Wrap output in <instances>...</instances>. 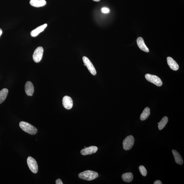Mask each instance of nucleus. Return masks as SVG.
<instances>
[{
    "label": "nucleus",
    "instance_id": "obj_20",
    "mask_svg": "<svg viewBox=\"0 0 184 184\" xmlns=\"http://www.w3.org/2000/svg\"><path fill=\"white\" fill-rule=\"evenodd\" d=\"M139 170L142 175L146 176L147 175V171L145 167L143 165H141L139 167Z\"/></svg>",
    "mask_w": 184,
    "mask_h": 184
},
{
    "label": "nucleus",
    "instance_id": "obj_16",
    "mask_svg": "<svg viewBox=\"0 0 184 184\" xmlns=\"http://www.w3.org/2000/svg\"><path fill=\"white\" fill-rule=\"evenodd\" d=\"M122 179L125 182H131L133 179V175L131 172L125 173L123 174Z\"/></svg>",
    "mask_w": 184,
    "mask_h": 184
},
{
    "label": "nucleus",
    "instance_id": "obj_8",
    "mask_svg": "<svg viewBox=\"0 0 184 184\" xmlns=\"http://www.w3.org/2000/svg\"><path fill=\"white\" fill-rule=\"evenodd\" d=\"M97 150L98 148L96 146H91L82 149L81 151V154L83 156L92 154L96 153Z\"/></svg>",
    "mask_w": 184,
    "mask_h": 184
},
{
    "label": "nucleus",
    "instance_id": "obj_5",
    "mask_svg": "<svg viewBox=\"0 0 184 184\" xmlns=\"http://www.w3.org/2000/svg\"><path fill=\"white\" fill-rule=\"evenodd\" d=\"M27 163L31 171L34 174L38 172V165L36 160L31 157H29L27 159Z\"/></svg>",
    "mask_w": 184,
    "mask_h": 184
},
{
    "label": "nucleus",
    "instance_id": "obj_9",
    "mask_svg": "<svg viewBox=\"0 0 184 184\" xmlns=\"http://www.w3.org/2000/svg\"><path fill=\"white\" fill-rule=\"evenodd\" d=\"M63 107L67 110L71 109L73 106V102L71 97L69 96H65L63 99Z\"/></svg>",
    "mask_w": 184,
    "mask_h": 184
},
{
    "label": "nucleus",
    "instance_id": "obj_6",
    "mask_svg": "<svg viewBox=\"0 0 184 184\" xmlns=\"http://www.w3.org/2000/svg\"><path fill=\"white\" fill-rule=\"evenodd\" d=\"M43 48L41 46L37 48L35 50L33 55V59L35 63H39L41 61L43 56Z\"/></svg>",
    "mask_w": 184,
    "mask_h": 184
},
{
    "label": "nucleus",
    "instance_id": "obj_22",
    "mask_svg": "<svg viewBox=\"0 0 184 184\" xmlns=\"http://www.w3.org/2000/svg\"><path fill=\"white\" fill-rule=\"evenodd\" d=\"M56 184H63V183L62 182V181L60 179H57L56 181Z\"/></svg>",
    "mask_w": 184,
    "mask_h": 184
},
{
    "label": "nucleus",
    "instance_id": "obj_21",
    "mask_svg": "<svg viewBox=\"0 0 184 184\" xmlns=\"http://www.w3.org/2000/svg\"><path fill=\"white\" fill-rule=\"evenodd\" d=\"M102 11L103 13H106L109 12L110 10L109 9L106 8H102Z\"/></svg>",
    "mask_w": 184,
    "mask_h": 184
},
{
    "label": "nucleus",
    "instance_id": "obj_18",
    "mask_svg": "<svg viewBox=\"0 0 184 184\" xmlns=\"http://www.w3.org/2000/svg\"><path fill=\"white\" fill-rule=\"evenodd\" d=\"M8 90L6 88H4L0 91V104L5 100L7 97Z\"/></svg>",
    "mask_w": 184,
    "mask_h": 184
},
{
    "label": "nucleus",
    "instance_id": "obj_25",
    "mask_svg": "<svg viewBox=\"0 0 184 184\" xmlns=\"http://www.w3.org/2000/svg\"><path fill=\"white\" fill-rule=\"evenodd\" d=\"M93 1H95L98 2V1H100V0H93Z\"/></svg>",
    "mask_w": 184,
    "mask_h": 184
},
{
    "label": "nucleus",
    "instance_id": "obj_11",
    "mask_svg": "<svg viewBox=\"0 0 184 184\" xmlns=\"http://www.w3.org/2000/svg\"><path fill=\"white\" fill-rule=\"evenodd\" d=\"M25 91L28 96H32L34 94V88L33 84L30 81H28L25 84Z\"/></svg>",
    "mask_w": 184,
    "mask_h": 184
},
{
    "label": "nucleus",
    "instance_id": "obj_4",
    "mask_svg": "<svg viewBox=\"0 0 184 184\" xmlns=\"http://www.w3.org/2000/svg\"><path fill=\"white\" fill-rule=\"evenodd\" d=\"M145 77L148 81L154 84L157 86L159 87L162 85V82L161 79L156 75L147 74L145 75Z\"/></svg>",
    "mask_w": 184,
    "mask_h": 184
},
{
    "label": "nucleus",
    "instance_id": "obj_24",
    "mask_svg": "<svg viewBox=\"0 0 184 184\" xmlns=\"http://www.w3.org/2000/svg\"><path fill=\"white\" fill-rule=\"evenodd\" d=\"M2 33H3V32H2V30L1 29H0V37L1 36V35L2 34Z\"/></svg>",
    "mask_w": 184,
    "mask_h": 184
},
{
    "label": "nucleus",
    "instance_id": "obj_7",
    "mask_svg": "<svg viewBox=\"0 0 184 184\" xmlns=\"http://www.w3.org/2000/svg\"><path fill=\"white\" fill-rule=\"evenodd\" d=\"M83 60L84 65L86 66L88 69L91 74L94 75H96L97 72L96 69L93 65L92 62L89 60L87 57L84 56L83 57Z\"/></svg>",
    "mask_w": 184,
    "mask_h": 184
},
{
    "label": "nucleus",
    "instance_id": "obj_14",
    "mask_svg": "<svg viewBox=\"0 0 184 184\" xmlns=\"http://www.w3.org/2000/svg\"><path fill=\"white\" fill-rule=\"evenodd\" d=\"M31 5L35 7H40L45 6L46 2L45 0H30Z\"/></svg>",
    "mask_w": 184,
    "mask_h": 184
},
{
    "label": "nucleus",
    "instance_id": "obj_19",
    "mask_svg": "<svg viewBox=\"0 0 184 184\" xmlns=\"http://www.w3.org/2000/svg\"><path fill=\"white\" fill-rule=\"evenodd\" d=\"M168 121V118L167 116L164 117L161 120V121L158 124V128L159 130H161L165 127V126L167 125Z\"/></svg>",
    "mask_w": 184,
    "mask_h": 184
},
{
    "label": "nucleus",
    "instance_id": "obj_12",
    "mask_svg": "<svg viewBox=\"0 0 184 184\" xmlns=\"http://www.w3.org/2000/svg\"><path fill=\"white\" fill-rule=\"evenodd\" d=\"M167 60L168 65L171 69L174 71H177L179 69V66L178 64L172 57H167Z\"/></svg>",
    "mask_w": 184,
    "mask_h": 184
},
{
    "label": "nucleus",
    "instance_id": "obj_23",
    "mask_svg": "<svg viewBox=\"0 0 184 184\" xmlns=\"http://www.w3.org/2000/svg\"><path fill=\"white\" fill-rule=\"evenodd\" d=\"M154 184H162V182L159 180H156L155 181L154 183Z\"/></svg>",
    "mask_w": 184,
    "mask_h": 184
},
{
    "label": "nucleus",
    "instance_id": "obj_15",
    "mask_svg": "<svg viewBox=\"0 0 184 184\" xmlns=\"http://www.w3.org/2000/svg\"><path fill=\"white\" fill-rule=\"evenodd\" d=\"M172 152L173 154L176 163L179 165H183V161L180 154L176 150H172Z\"/></svg>",
    "mask_w": 184,
    "mask_h": 184
},
{
    "label": "nucleus",
    "instance_id": "obj_17",
    "mask_svg": "<svg viewBox=\"0 0 184 184\" xmlns=\"http://www.w3.org/2000/svg\"><path fill=\"white\" fill-rule=\"evenodd\" d=\"M150 114V109L148 107L144 109L140 116V119L142 121L145 120L148 118Z\"/></svg>",
    "mask_w": 184,
    "mask_h": 184
},
{
    "label": "nucleus",
    "instance_id": "obj_10",
    "mask_svg": "<svg viewBox=\"0 0 184 184\" xmlns=\"http://www.w3.org/2000/svg\"><path fill=\"white\" fill-rule=\"evenodd\" d=\"M137 43L139 47L141 50L146 52H149V49L146 45L142 38L139 37L137 40Z\"/></svg>",
    "mask_w": 184,
    "mask_h": 184
},
{
    "label": "nucleus",
    "instance_id": "obj_13",
    "mask_svg": "<svg viewBox=\"0 0 184 184\" xmlns=\"http://www.w3.org/2000/svg\"><path fill=\"white\" fill-rule=\"evenodd\" d=\"M47 26V24H45L43 25L38 27L34 30L31 32L30 35L32 37H35L37 36L40 33L43 32L45 28Z\"/></svg>",
    "mask_w": 184,
    "mask_h": 184
},
{
    "label": "nucleus",
    "instance_id": "obj_3",
    "mask_svg": "<svg viewBox=\"0 0 184 184\" xmlns=\"http://www.w3.org/2000/svg\"><path fill=\"white\" fill-rule=\"evenodd\" d=\"M134 137L132 136H128L126 137L123 141V149L126 150L131 149L134 145Z\"/></svg>",
    "mask_w": 184,
    "mask_h": 184
},
{
    "label": "nucleus",
    "instance_id": "obj_2",
    "mask_svg": "<svg viewBox=\"0 0 184 184\" xmlns=\"http://www.w3.org/2000/svg\"><path fill=\"white\" fill-rule=\"evenodd\" d=\"M19 126L23 131L29 134L34 135L37 133L38 130L36 128L29 123L26 122L21 121L19 123Z\"/></svg>",
    "mask_w": 184,
    "mask_h": 184
},
{
    "label": "nucleus",
    "instance_id": "obj_1",
    "mask_svg": "<svg viewBox=\"0 0 184 184\" xmlns=\"http://www.w3.org/2000/svg\"><path fill=\"white\" fill-rule=\"evenodd\" d=\"M98 177V174L97 172L90 170H86L81 172L79 175L80 179L87 181H92Z\"/></svg>",
    "mask_w": 184,
    "mask_h": 184
}]
</instances>
